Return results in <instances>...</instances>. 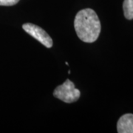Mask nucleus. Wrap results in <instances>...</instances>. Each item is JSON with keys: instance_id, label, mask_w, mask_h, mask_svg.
Here are the masks:
<instances>
[{"instance_id": "obj_1", "label": "nucleus", "mask_w": 133, "mask_h": 133, "mask_svg": "<svg viewBox=\"0 0 133 133\" xmlns=\"http://www.w3.org/2000/svg\"><path fill=\"white\" fill-rule=\"evenodd\" d=\"M74 28L78 37L87 43L95 42L99 36L101 25L95 11L86 8L78 11L74 20Z\"/></svg>"}, {"instance_id": "obj_2", "label": "nucleus", "mask_w": 133, "mask_h": 133, "mask_svg": "<svg viewBox=\"0 0 133 133\" xmlns=\"http://www.w3.org/2000/svg\"><path fill=\"white\" fill-rule=\"evenodd\" d=\"M53 95L58 99L70 104L76 102L80 98L81 92L79 90L76 89L73 82L69 79H66L63 84L58 86L55 89Z\"/></svg>"}, {"instance_id": "obj_3", "label": "nucleus", "mask_w": 133, "mask_h": 133, "mask_svg": "<svg viewBox=\"0 0 133 133\" xmlns=\"http://www.w3.org/2000/svg\"><path fill=\"white\" fill-rule=\"evenodd\" d=\"M22 28L24 29L26 33L30 34L32 37L36 38L40 43H42L46 48H52L53 44L52 38L42 28L31 23H26L22 25Z\"/></svg>"}, {"instance_id": "obj_4", "label": "nucleus", "mask_w": 133, "mask_h": 133, "mask_svg": "<svg viewBox=\"0 0 133 133\" xmlns=\"http://www.w3.org/2000/svg\"><path fill=\"white\" fill-rule=\"evenodd\" d=\"M117 131L118 133H133V114L127 113L119 118Z\"/></svg>"}, {"instance_id": "obj_5", "label": "nucleus", "mask_w": 133, "mask_h": 133, "mask_svg": "<svg viewBox=\"0 0 133 133\" xmlns=\"http://www.w3.org/2000/svg\"><path fill=\"white\" fill-rule=\"evenodd\" d=\"M123 9L125 18L128 20L133 19V0H124Z\"/></svg>"}, {"instance_id": "obj_6", "label": "nucleus", "mask_w": 133, "mask_h": 133, "mask_svg": "<svg viewBox=\"0 0 133 133\" xmlns=\"http://www.w3.org/2000/svg\"><path fill=\"white\" fill-rule=\"evenodd\" d=\"M19 0H0L1 6H12L17 4Z\"/></svg>"}]
</instances>
